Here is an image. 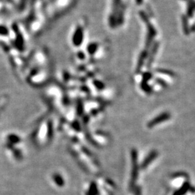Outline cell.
<instances>
[{
  "label": "cell",
  "instance_id": "1",
  "mask_svg": "<svg viewBox=\"0 0 195 195\" xmlns=\"http://www.w3.org/2000/svg\"><path fill=\"white\" fill-rule=\"evenodd\" d=\"M131 161H132V170H131V177L130 183L131 189H135V185L139 174V165H138V153L137 150L132 149L131 152Z\"/></svg>",
  "mask_w": 195,
  "mask_h": 195
},
{
  "label": "cell",
  "instance_id": "2",
  "mask_svg": "<svg viewBox=\"0 0 195 195\" xmlns=\"http://www.w3.org/2000/svg\"><path fill=\"white\" fill-rule=\"evenodd\" d=\"M147 34L146 38V43L145 46L147 49L150 48L152 43L153 41L154 38L157 35V31H156L155 27L152 25L150 22L147 23Z\"/></svg>",
  "mask_w": 195,
  "mask_h": 195
},
{
  "label": "cell",
  "instance_id": "3",
  "mask_svg": "<svg viewBox=\"0 0 195 195\" xmlns=\"http://www.w3.org/2000/svg\"><path fill=\"white\" fill-rule=\"evenodd\" d=\"M170 118H171V114H170L168 112L162 113V114L158 115V117L154 118L153 119H152L151 121L147 124V126H148L149 128H152L153 127V126L158 125V124L162 123L163 121L170 119Z\"/></svg>",
  "mask_w": 195,
  "mask_h": 195
},
{
  "label": "cell",
  "instance_id": "4",
  "mask_svg": "<svg viewBox=\"0 0 195 195\" xmlns=\"http://www.w3.org/2000/svg\"><path fill=\"white\" fill-rule=\"evenodd\" d=\"M159 46H160L159 42H158V41L155 42V44H154L153 48H152V49H151L150 54H149L148 61H147V69H150V68L151 67V65H152V64H153L154 58H155V56L156 55V53H157L158 48H159Z\"/></svg>",
  "mask_w": 195,
  "mask_h": 195
},
{
  "label": "cell",
  "instance_id": "5",
  "mask_svg": "<svg viewBox=\"0 0 195 195\" xmlns=\"http://www.w3.org/2000/svg\"><path fill=\"white\" fill-rule=\"evenodd\" d=\"M157 156H158L157 150H152L150 153L147 155L145 159L143 160V162H142L141 165L142 169H145V168L148 166V165L151 163V162L157 158Z\"/></svg>",
  "mask_w": 195,
  "mask_h": 195
},
{
  "label": "cell",
  "instance_id": "6",
  "mask_svg": "<svg viewBox=\"0 0 195 195\" xmlns=\"http://www.w3.org/2000/svg\"><path fill=\"white\" fill-rule=\"evenodd\" d=\"M147 56V51L146 50L145 51H142V53L140 54V57H139V60H138V63H137V72L139 73L141 71L142 67H143V64L145 63V61L146 59V57Z\"/></svg>",
  "mask_w": 195,
  "mask_h": 195
},
{
  "label": "cell",
  "instance_id": "7",
  "mask_svg": "<svg viewBox=\"0 0 195 195\" xmlns=\"http://www.w3.org/2000/svg\"><path fill=\"white\" fill-rule=\"evenodd\" d=\"M190 188H191L190 183L189 182H185L182 186H181L180 189L176 190V191L174 192L173 195H184L187 193L188 190L190 189Z\"/></svg>",
  "mask_w": 195,
  "mask_h": 195
},
{
  "label": "cell",
  "instance_id": "8",
  "mask_svg": "<svg viewBox=\"0 0 195 195\" xmlns=\"http://www.w3.org/2000/svg\"><path fill=\"white\" fill-rule=\"evenodd\" d=\"M182 26L183 32L186 35H188L190 33V28L189 25V20H188V17L186 15H183L182 16Z\"/></svg>",
  "mask_w": 195,
  "mask_h": 195
},
{
  "label": "cell",
  "instance_id": "9",
  "mask_svg": "<svg viewBox=\"0 0 195 195\" xmlns=\"http://www.w3.org/2000/svg\"><path fill=\"white\" fill-rule=\"evenodd\" d=\"M53 178L54 182H55L58 186H59V187H62V186L64 184V178H63L62 176H61L59 174H55L53 176Z\"/></svg>",
  "mask_w": 195,
  "mask_h": 195
},
{
  "label": "cell",
  "instance_id": "10",
  "mask_svg": "<svg viewBox=\"0 0 195 195\" xmlns=\"http://www.w3.org/2000/svg\"><path fill=\"white\" fill-rule=\"evenodd\" d=\"M98 189L96 187V183L94 182H93L90 183V189L88 190L87 195H98Z\"/></svg>",
  "mask_w": 195,
  "mask_h": 195
},
{
  "label": "cell",
  "instance_id": "11",
  "mask_svg": "<svg viewBox=\"0 0 195 195\" xmlns=\"http://www.w3.org/2000/svg\"><path fill=\"white\" fill-rule=\"evenodd\" d=\"M8 141L10 142V143H18L20 142V138L18 136L15 135H10L8 136Z\"/></svg>",
  "mask_w": 195,
  "mask_h": 195
},
{
  "label": "cell",
  "instance_id": "12",
  "mask_svg": "<svg viewBox=\"0 0 195 195\" xmlns=\"http://www.w3.org/2000/svg\"><path fill=\"white\" fill-rule=\"evenodd\" d=\"M141 88L145 92L147 93H150L152 92V87L149 85L148 83H146V82L142 81Z\"/></svg>",
  "mask_w": 195,
  "mask_h": 195
},
{
  "label": "cell",
  "instance_id": "13",
  "mask_svg": "<svg viewBox=\"0 0 195 195\" xmlns=\"http://www.w3.org/2000/svg\"><path fill=\"white\" fill-rule=\"evenodd\" d=\"M157 72H159V73H162L164 74H167V75L171 76V77H175V73L174 72L171 71V70H168L165 69H158Z\"/></svg>",
  "mask_w": 195,
  "mask_h": 195
},
{
  "label": "cell",
  "instance_id": "14",
  "mask_svg": "<svg viewBox=\"0 0 195 195\" xmlns=\"http://www.w3.org/2000/svg\"><path fill=\"white\" fill-rule=\"evenodd\" d=\"M152 78H153V74H152L150 72H144L143 74H142V81L147 83L149 80H151Z\"/></svg>",
  "mask_w": 195,
  "mask_h": 195
},
{
  "label": "cell",
  "instance_id": "15",
  "mask_svg": "<svg viewBox=\"0 0 195 195\" xmlns=\"http://www.w3.org/2000/svg\"><path fill=\"white\" fill-rule=\"evenodd\" d=\"M194 9L191 6L189 5V4H188V6H187V17H193V15H194Z\"/></svg>",
  "mask_w": 195,
  "mask_h": 195
},
{
  "label": "cell",
  "instance_id": "16",
  "mask_svg": "<svg viewBox=\"0 0 195 195\" xmlns=\"http://www.w3.org/2000/svg\"><path fill=\"white\" fill-rule=\"evenodd\" d=\"M140 17H141L142 20H143V21L145 22V23H148V22H150V20H149V18H148V16H147L146 13H145L143 12H140Z\"/></svg>",
  "mask_w": 195,
  "mask_h": 195
},
{
  "label": "cell",
  "instance_id": "17",
  "mask_svg": "<svg viewBox=\"0 0 195 195\" xmlns=\"http://www.w3.org/2000/svg\"><path fill=\"white\" fill-rule=\"evenodd\" d=\"M156 83H157L158 84H159L160 85H161L162 87H167V83H165V82L162 80V79H159V78H157L156 79Z\"/></svg>",
  "mask_w": 195,
  "mask_h": 195
},
{
  "label": "cell",
  "instance_id": "18",
  "mask_svg": "<svg viewBox=\"0 0 195 195\" xmlns=\"http://www.w3.org/2000/svg\"><path fill=\"white\" fill-rule=\"evenodd\" d=\"M134 192H135V195H141V188H140L139 186H137V187H135V189H134Z\"/></svg>",
  "mask_w": 195,
  "mask_h": 195
},
{
  "label": "cell",
  "instance_id": "19",
  "mask_svg": "<svg viewBox=\"0 0 195 195\" xmlns=\"http://www.w3.org/2000/svg\"><path fill=\"white\" fill-rule=\"evenodd\" d=\"M188 1H189L188 2V4H189V5L194 9V10H195V1L194 0H188Z\"/></svg>",
  "mask_w": 195,
  "mask_h": 195
},
{
  "label": "cell",
  "instance_id": "20",
  "mask_svg": "<svg viewBox=\"0 0 195 195\" xmlns=\"http://www.w3.org/2000/svg\"><path fill=\"white\" fill-rule=\"evenodd\" d=\"M190 32H195V24L191 26V28H190Z\"/></svg>",
  "mask_w": 195,
  "mask_h": 195
},
{
  "label": "cell",
  "instance_id": "21",
  "mask_svg": "<svg viewBox=\"0 0 195 195\" xmlns=\"http://www.w3.org/2000/svg\"><path fill=\"white\" fill-rule=\"evenodd\" d=\"M136 2H137V4H141L142 2H143V0H136Z\"/></svg>",
  "mask_w": 195,
  "mask_h": 195
}]
</instances>
